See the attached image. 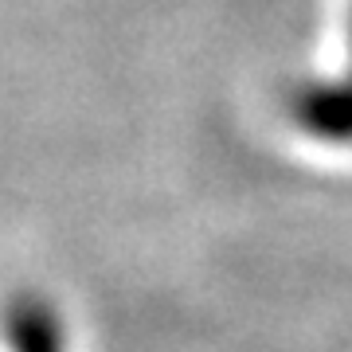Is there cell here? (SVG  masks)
<instances>
[{"label":"cell","instance_id":"cell-1","mask_svg":"<svg viewBox=\"0 0 352 352\" xmlns=\"http://www.w3.org/2000/svg\"><path fill=\"white\" fill-rule=\"evenodd\" d=\"M294 118L314 138L333 141V145H349L352 141V78H344V82H314V87L298 90Z\"/></svg>","mask_w":352,"mask_h":352},{"label":"cell","instance_id":"cell-3","mask_svg":"<svg viewBox=\"0 0 352 352\" xmlns=\"http://www.w3.org/2000/svg\"><path fill=\"white\" fill-rule=\"evenodd\" d=\"M349 43H352V8H349Z\"/></svg>","mask_w":352,"mask_h":352},{"label":"cell","instance_id":"cell-2","mask_svg":"<svg viewBox=\"0 0 352 352\" xmlns=\"http://www.w3.org/2000/svg\"><path fill=\"white\" fill-rule=\"evenodd\" d=\"M4 340L8 352H67V333L55 305L36 294H24L4 309Z\"/></svg>","mask_w":352,"mask_h":352}]
</instances>
